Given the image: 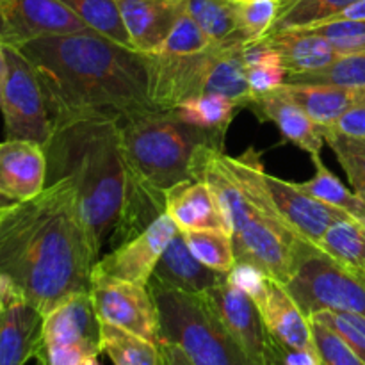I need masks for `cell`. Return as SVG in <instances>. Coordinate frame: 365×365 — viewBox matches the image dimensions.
<instances>
[{"label":"cell","mask_w":365,"mask_h":365,"mask_svg":"<svg viewBox=\"0 0 365 365\" xmlns=\"http://www.w3.org/2000/svg\"><path fill=\"white\" fill-rule=\"evenodd\" d=\"M93 250L77 192L64 178L38 196L7 203L0 212V278L11 294L43 317L81 292H89Z\"/></svg>","instance_id":"6da1fadb"},{"label":"cell","mask_w":365,"mask_h":365,"mask_svg":"<svg viewBox=\"0 0 365 365\" xmlns=\"http://www.w3.org/2000/svg\"><path fill=\"white\" fill-rule=\"evenodd\" d=\"M38 75L53 127L78 120L127 121L157 110L146 53L84 29L16 46Z\"/></svg>","instance_id":"7a4b0ae2"},{"label":"cell","mask_w":365,"mask_h":365,"mask_svg":"<svg viewBox=\"0 0 365 365\" xmlns=\"http://www.w3.org/2000/svg\"><path fill=\"white\" fill-rule=\"evenodd\" d=\"M191 178L207 182L230 225L237 262L260 267L267 277L287 284L307 241L277 209L266 182L260 153L253 146L237 157L223 148L200 145L191 160Z\"/></svg>","instance_id":"3957f363"},{"label":"cell","mask_w":365,"mask_h":365,"mask_svg":"<svg viewBox=\"0 0 365 365\" xmlns=\"http://www.w3.org/2000/svg\"><path fill=\"white\" fill-rule=\"evenodd\" d=\"M45 152L46 184L64 178L73 185L82 223L100 255L120 220L127 191L120 121L78 120L53 127Z\"/></svg>","instance_id":"277c9868"},{"label":"cell","mask_w":365,"mask_h":365,"mask_svg":"<svg viewBox=\"0 0 365 365\" xmlns=\"http://www.w3.org/2000/svg\"><path fill=\"white\" fill-rule=\"evenodd\" d=\"M127 184L166 200V192L191 178V160L200 145L225 150V134L202 130L157 109L120 123Z\"/></svg>","instance_id":"5b68a950"},{"label":"cell","mask_w":365,"mask_h":365,"mask_svg":"<svg viewBox=\"0 0 365 365\" xmlns=\"http://www.w3.org/2000/svg\"><path fill=\"white\" fill-rule=\"evenodd\" d=\"M148 289L159 312L160 342L178 346L192 365H253L203 292L180 291L153 277Z\"/></svg>","instance_id":"8992f818"},{"label":"cell","mask_w":365,"mask_h":365,"mask_svg":"<svg viewBox=\"0 0 365 365\" xmlns=\"http://www.w3.org/2000/svg\"><path fill=\"white\" fill-rule=\"evenodd\" d=\"M285 289L309 319L321 310L365 317V271L344 266L316 245L303 252Z\"/></svg>","instance_id":"52a82bcc"},{"label":"cell","mask_w":365,"mask_h":365,"mask_svg":"<svg viewBox=\"0 0 365 365\" xmlns=\"http://www.w3.org/2000/svg\"><path fill=\"white\" fill-rule=\"evenodd\" d=\"M4 46L9 68L0 106L6 139H29L45 146L53 128L38 75L16 46Z\"/></svg>","instance_id":"ba28073f"},{"label":"cell","mask_w":365,"mask_h":365,"mask_svg":"<svg viewBox=\"0 0 365 365\" xmlns=\"http://www.w3.org/2000/svg\"><path fill=\"white\" fill-rule=\"evenodd\" d=\"M89 296L100 323L160 344L159 312L148 287L93 269Z\"/></svg>","instance_id":"9c48e42d"},{"label":"cell","mask_w":365,"mask_h":365,"mask_svg":"<svg viewBox=\"0 0 365 365\" xmlns=\"http://www.w3.org/2000/svg\"><path fill=\"white\" fill-rule=\"evenodd\" d=\"M220 53V41L189 56L146 53L150 100L157 109L171 110L191 96L209 93L210 73Z\"/></svg>","instance_id":"30bf717a"},{"label":"cell","mask_w":365,"mask_h":365,"mask_svg":"<svg viewBox=\"0 0 365 365\" xmlns=\"http://www.w3.org/2000/svg\"><path fill=\"white\" fill-rule=\"evenodd\" d=\"M203 294L250 362L271 365V339L257 303L228 278Z\"/></svg>","instance_id":"8fae6325"},{"label":"cell","mask_w":365,"mask_h":365,"mask_svg":"<svg viewBox=\"0 0 365 365\" xmlns=\"http://www.w3.org/2000/svg\"><path fill=\"white\" fill-rule=\"evenodd\" d=\"M84 29L88 25L61 0H13L0 13V41L7 46Z\"/></svg>","instance_id":"7c38bea8"},{"label":"cell","mask_w":365,"mask_h":365,"mask_svg":"<svg viewBox=\"0 0 365 365\" xmlns=\"http://www.w3.org/2000/svg\"><path fill=\"white\" fill-rule=\"evenodd\" d=\"M177 230L175 221L164 212L145 232L96 260L93 269L148 287L157 262Z\"/></svg>","instance_id":"4fadbf2b"},{"label":"cell","mask_w":365,"mask_h":365,"mask_svg":"<svg viewBox=\"0 0 365 365\" xmlns=\"http://www.w3.org/2000/svg\"><path fill=\"white\" fill-rule=\"evenodd\" d=\"M45 146L29 139L0 143V195L7 202H25L46 187Z\"/></svg>","instance_id":"5bb4252c"},{"label":"cell","mask_w":365,"mask_h":365,"mask_svg":"<svg viewBox=\"0 0 365 365\" xmlns=\"http://www.w3.org/2000/svg\"><path fill=\"white\" fill-rule=\"evenodd\" d=\"M267 187H269L273 202L282 216L289 225L298 232L307 241L317 246L324 232L339 220L349 217L346 210L331 207L321 200L314 198L309 192L303 191L298 184L282 180V178L267 175Z\"/></svg>","instance_id":"9a60e30c"},{"label":"cell","mask_w":365,"mask_h":365,"mask_svg":"<svg viewBox=\"0 0 365 365\" xmlns=\"http://www.w3.org/2000/svg\"><path fill=\"white\" fill-rule=\"evenodd\" d=\"M100 323L89 292H81L61 303L43 317L39 342L43 344L81 346L93 355L100 349Z\"/></svg>","instance_id":"2e32d148"},{"label":"cell","mask_w":365,"mask_h":365,"mask_svg":"<svg viewBox=\"0 0 365 365\" xmlns=\"http://www.w3.org/2000/svg\"><path fill=\"white\" fill-rule=\"evenodd\" d=\"M116 4L132 48L141 53H155L185 13V0H116Z\"/></svg>","instance_id":"e0dca14e"},{"label":"cell","mask_w":365,"mask_h":365,"mask_svg":"<svg viewBox=\"0 0 365 365\" xmlns=\"http://www.w3.org/2000/svg\"><path fill=\"white\" fill-rule=\"evenodd\" d=\"M246 109L252 110L260 121L277 125L285 141L309 153L312 160L321 157L324 145L323 127L317 125L302 107L285 98L278 89L253 96Z\"/></svg>","instance_id":"ac0fdd59"},{"label":"cell","mask_w":365,"mask_h":365,"mask_svg":"<svg viewBox=\"0 0 365 365\" xmlns=\"http://www.w3.org/2000/svg\"><path fill=\"white\" fill-rule=\"evenodd\" d=\"M271 342L278 348L316 351L312 323L302 312L284 284L269 277L267 292L259 305Z\"/></svg>","instance_id":"d6986e66"},{"label":"cell","mask_w":365,"mask_h":365,"mask_svg":"<svg viewBox=\"0 0 365 365\" xmlns=\"http://www.w3.org/2000/svg\"><path fill=\"white\" fill-rule=\"evenodd\" d=\"M166 214L182 232L221 230L232 235L216 195L198 178H187L166 192Z\"/></svg>","instance_id":"ffe728a7"},{"label":"cell","mask_w":365,"mask_h":365,"mask_svg":"<svg viewBox=\"0 0 365 365\" xmlns=\"http://www.w3.org/2000/svg\"><path fill=\"white\" fill-rule=\"evenodd\" d=\"M41 324L34 307L11 294L0 314V365H25L34 359Z\"/></svg>","instance_id":"44dd1931"},{"label":"cell","mask_w":365,"mask_h":365,"mask_svg":"<svg viewBox=\"0 0 365 365\" xmlns=\"http://www.w3.org/2000/svg\"><path fill=\"white\" fill-rule=\"evenodd\" d=\"M278 91L302 107L317 125L330 128L351 107L365 103V88L337 84H291L285 82Z\"/></svg>","instance_id":"7402d4cb"},{"label":"cell","mask_w":365,"mask_h":365,"mask_svg":"<svg viewBox=\"0 0 365 365\" xmlns=\"http://www.w3.org/2000/svg\"><path fill=\"white\" fill-rule=\"evenodd\" d=\"M153 278L170 287L200 294L227 280L228 274L203 266L189 250L184 232L177 230L157 262Z\"/></svg>","instance_id":"603a6c76"},{"label":"cell","mask_w":365,"mask_h":365,"mask_svg":"<svg viewBox=\"0 0 365 365\" xmlns=\"http://www.w3.org/2000/svg\"><path fill=\"white\" fill-rule=\"evenodd\" d=\"M262 41H266L280 53L282 63L289 75L323 70L342 57L334 43L328 41L327 38L299 31V29L264 36Z\"/></svg>","instance_id":"cb8c5ba5"},{"label":"cell","mask_w":365,"mask_h":365,"mask_svg":"<svg viewBox=\"0 0 365 365\" xmlns=\"http://www.w3.org/2000/svg\"><path fill=\"white\" fill-rule=\"evenodd\" d=\"M241 107L228 96L220 93H203L178 103L173 110L178 120L198 127L202 130L227 135L228 127Z\"/></svg>","instance_id":"d4e9b609"},{"label":"cell","mask_w":365,"mask_h":365,"mask_svg":"<svg viewBox=\"0 0 365 365\" xmlns=\"http://www.w3.org/2000/svg\"><path fill=\"white\" fill-rule=\"evenodd\" d=\"M100 349L114 365H164L160 344L107 323L100 328Z\"/></svg>","instance_id":"484cf974"},{"label":"cell","mask_w":365,"mask_h":365,"mask_svg":"<svg viewBox=\"0 0 365 365\" xmlns=\"http://www.w3.org/2000/svg\"><path fill=\"white\" fill-rule=\"evenodd\" d=\"M317 246L344 266L365 271V227L356 217L349 216L335 221Z\"/></svg>","instance_id":"4316f807"},{"label":"cell","mask_w":365,"mask_h":365,"mask_svg":"<svg viewBox=\"0 0 365 365\" xmlns=\"http://www.w3.org/2000/svg\"><path fill=\"white\" fill-rule=\"evenodd\" d=\"M355 2L359 0H284L280 14L266 36L334 20Z\"/></svg>","instance_id":"83f0119b"},{"label":"cell","mask_w":365,"mask_h":365,"mask_svg":"<svg viewBox=\"0 0 365 365\" xmlns=\"http://www.w3.org/2000/svg\"><path fill=\"white\" fill-rule=\"evenodd\" d=\"M316 164V175H314L310 180L302 182L298 184L299 187L305 192H309L314 198L321 200V202L328 203L331 207H337V209L346 210L348 214H351L356 220H362L365 216V202L360 198L359 195H355L353 191H349L339 177H335L330 170L323 164V160L314 159Z\"/></svg>","instance_id":"f1b7e54d"},{"label":"cell","mask_w":365,"mask_h":365,"mask_svg":"<svg viewBox=\"0 0 365 365\" xmlns=\"http://www.w3.org/2000/svg\"><path fill=\"white\" fill-rule=\"evenodd\" d=\"M185 11L210 41H223L239 32L237 0H185Z\"/></svg>","instance_id":"f546056e"},{"label":"cell","mask_w":365,"mask_h":365,"mask_svg":"<svg viewBox=\"0 0 365 365\" xmlns=\"http://www.w3.org/2000/svg\"><path fill=\"white\" fill-rule=\"evenodd\" d=\"M61 2L70 7L89 29L107 36L120 45L132 46L116 0H61Z\"/></svg>","instance_id":"4dcf8cb0"},{"label":"cell","mask_w":365,"mask_h":365,"mask_svg":"<svg viewBox=\"0 0 365 365\" xmlns=\"http://www.w3.org/2000/svg\"><path fill=\"white\" fill-rule=\"evenodd\" d=\"M185 242L192 255L214 271L228 274L235 266L234 241L228 232L221 230H191L184 232Z\"/></svg>","instance_id":"1f68e13d"},{"label":"cell","mask_w":365,"mask_h":365,"mask_svg":"<svg viewBox=\"0 0 365 365\" xmlns=\"http://www.w3.org/2000/svg\"><path fill=\"white\" fill-rule=\"evenodd\" d=\"M291 84H337L365 88V50L351 56H342L331 66L309 73L287 75Z\"/></svg>","instance_id":"d6a6232c"},{"label":"cell","mask_w":365,"mask_h":365,"mask_svg":"<svg viewBox=\"0 0 365 365\" xmlns=\"http://www.w3.org/2000/svg\"><path fill=\"white\" fill-rule=\"evenodd\" d=\"M284 0H237L239 32L248 43L262 39L278 18Z\"/></svg>","instance_id":"836d02e7"},{"label":"cell","mask_w":365,"mask_h":365,"mask_svg":"<svg viewBox=\"0 0 365 365\" xmlns=\"http://www.w3.org/2000/svg\"><path fill=\"white\" fill-rule=\"evenodd\" d=\"M212 45L209 36L202 31L198 24L192 20L191 14L185 11L177 20L175 27L168 34L166 41L163 43L157 52L159 53H175V56H189L198 53Z\"/></svg>","instance_id":"e575fe53"},{"label":"cell","mask_w":365,"mask_h":365,"mask_svg":"<svg viewBox=\"0 0 365 365\" xmlns=\"http://www.w3.org/2000/svg\"><path fill=\"white\" fill-rule=\"evenodd\" d=\"M310 319L324 324L334 330L356 355L365 362V317L351 312H335V310H321Z\"/></svg>","instance_id":"d590c367"},{"label":"cell","mask_w":365,"mask_h":365,"mask_svg":"<svg viewBox=\"0 0 365 365\" xmlns=\"http://www.w3.org/2000/svg\"><path fill=\"white\" fill-rule=\"evenodd\" d=\"M310 323L321 365H365L364 360L334 330L314 319H310Z\"/></svg>","instance_id":"8d00e7d4"},{"label":"cell","mask_w":365,"mask_h":365,"mask_svg":"<svg viewBox=\"0 0 365 365\" xmlns=\"http://www.w3.org/2000/svg\"><path fill=\"white\" fill-rule=\"evenodd\" d=\"M228 280L235 287L241 289L242 292H246L257 303V307L266 298L267 280H269V277L260 267L253 266V264L235 262V266L228 273Z\"/></svg>","instance_id":"74e56055"},{"label":"cell","mask_w":365,"mask_h":365,"mask_svg":"<svg viewBox=\"0 0 365 365\" xmlns=\"http://www.w3.org/2000/svg\"><path fill=\"white\" fill-rule=\"evenodd\" d=\"M330 148L334 150L342 170L346 171L353 192L365 202V152L346 148V146L335 145V143H330Z\"/></svg>","instance_id":"f35d334b"},{"label":"cell","mask_w":365,"mask_h":365,"mask_svg":"<svg viewBox=\"0 0 365 365\" xmlns=\"http://www.w3.org/2000/svg\"><path fill=\"white\" fill-rule=\"evenodd\" d=\"M246 70H248V84L253 96L274 91L285 84L289 75L284 64H264V66H253Z\"/></svg>","instance_id":"ab89813d"},{"label":"cell","mask_w":365,"mask_h":365,"mask_svg":"<svg viewBox=\"0 0 365 365\" xmlns=\"http://www.w3.org/2000/svg\"><path fill=\"white\" fill-rule=\"evenodd\" d=\"M324 135H339L344 139H365V103L351 107L335 120L330 128H324Z\"/></svg>","instance_id":"60d3db41"},{"label":"cell","mask_w":365,"mask_h":365,"mask_svg":"<svg viewBox=\"0 0 365 365\" xmlns=\"http://www.w3.org/2000/svg\"><path fill=\"white\" fill-rule=\"evenodd\" d=\"M160 349L164 355V365H192L185 353L171 342H160Z\"/></svg>","instance_id":"b9f144b4"},{"label":"cell","mask_w":365,"mask_h":365,"mask_svg":"<svg viewBox=\"0 0 365 365\" xmlns=\"http://www.w3.org/2000/svg\"><path fill=\"white\" fill-rule=\"evenodd\" d=\"M324 141H327L328 145H330V143H335V145L346 146V148L365 152V139H344V138H339V135L327 134L324 135Z\"/></svg>","instance_id":"7bdbcfd3"},{"label":"cell","mask_w":365,"mask_h":365,"mask_svg":"<svg viewBox=\"0 0 365 365\" xmlns=\"http://www.w3.org/2000/svg\"><path fill=\"white\" fill-rule=\"evenodd\" d=\"M7 56H6V46L0 43V106H2L4 98V89H6V81H7Z\"/></svg>","instance_id":"ee69618b"},{"label":"cell","mask_w":365,"mask_h":365,"mask_svg":"<svg viewBox=\"0 0 365 365\" xmlns=\"http://www.w3.org/2000/svg\"><path fill=\"white\" fill-rule=\"evenodd\" d=\"M9 296H11L9 287H7L6 282H4L2 278H0V314H2L4 309H6L7 299H9Z\"/></svg>","instance_id":"f6af8a7d"},{"label":"cell","mask_w":365,"mask_h":365,"mask_svg":"<svg viewBox=\"0 0 365 365\" xmlns=\"http://www.w3.org/2000/svg\"><path fill=\"white\" fill-rule=\"evenodd\" d=\"M11 2H13V0H0V13H2V11L6 9Z\"/></svg>","instance_id":"bcb514c9"},{"label":"cell","mask_w":365,"mask_h":365,"mask_svg":"<svg viewBox=\"0 0 365 365\" xmlns=\"http://www.w3.org/2000/svg\"><path fill=\"white\" fill-rule=\"evenodd\" d=\"M0 202H7V200L6 198H4V196L2 195H0ZM11 203V202H9Z\"/></svg>","instance_id":"7dc6e473"},{"label":"cell","mask_w":365,"mask_h":365,"mask_svg":"<svg viewBox=\"0 0 365 365\" xmlns=\"http://www.w3.org/2000/svg\"><path fill=\"white\" fill-rule=\"evenodd\" d=\"M360 221H362V223H364V227H365V216L362 217V220H360Z\"/></svg>","instance_id":"c3c4849f"},{"label":"cell","mask_w":365,"mask_h":365,"mask_svg":"<svg viewBox=\"0 0 365 365\" xmlns=\"http://www.w3.org/2000/svg\"><path fill=\"white\" fill-rule=\"evenodd\" d=\"M0 43H2V41H0Z\"/></svg>","instance_id":"681fc988"}]
</instances>
